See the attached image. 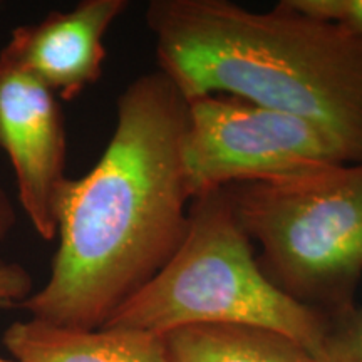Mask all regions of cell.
<instances>
[{"instance_id": "1", "label": "cell", "mask_w": 362, "mask_h": 362, "mask_svg": "<svg viewBox=\"0 0 362 362\" xmlns=\"http://www.w3.org/2000/svg\"><path fill=\"white\" fill-rule=\"evenodd\" d=\"M185 126L187 99L161 71L126 86L101 158L59 193L51 275L19 304L34 320L103 327L168 264L192 205L181 163Z\"/></svg>"}, {"instance_id": "2", "label": "cell", "mask_w": 362, "mask_h": 362, "mask_svg": "<svg viewBox=\"0 0 362 362\" xmlns=\"http://www.w3.org/2000/svg\"><path fill=\"white\" fill-rule=\"evenodd\" d=\"M158 71L183 98L228 94L322 128L362 163V39L280 0L255 12L230 0H153Z\"/></svg>"}, {"instance_id": "3", "label": "cell", "mask_w": 362, "mask_h": 362, "mask_svg": "<svg viewBox=\"0 0 362 362\" xmlns=\"http://www.w3.org/2000/svg\"><path fill=\"white\" fill-rule=\"evenodd\" d=\"M192 325L275 330L310 354L327 327V317L300 305L265 277L225 188L194 198L187 232L168 264L103 327L165 336Z\"/></svg>"}, {"instance_id": "4", "label": "cell", "mask_w": 362, "mask_h": 362, "mask_svg": "<svg viewBox=\"0 0 362 362\" xmlns=\"http://www.w3.org/2000/svg\"><path fill=\"white\" fill-rule=\"evenodd\" d=\"M264 275L300 305L332 317L362 277V163L225 188Z\"/></svg>"}, {"instance_id": "5", "label": "cell", "mask_w": 362, "mask_h": 362, "mask_svg": "<svg viewBox=\"0 0 362 362\" xmlns=\"http://www.w3.org/2000/svg\"><path fill=\"white\" fill-rule=\"evenodd\" d=\"M181 163L192 202L233 185L347 165L317 124L228 94L188 99Z\"/></svg>"}, {"instance_id": "6", "label": "cell", "mask_w": 362, "mask_h": 362, "mask_svg": "<svg viewBox=\"0 0 362 362\" xmlns=\"http://www.w3.org/2000/svg\"><path fill=\"white\" fill-rule=\"evenodd\" d=\"M0 149L11 161L22 210L45 242L57 238L66 183V128L57 98L0 57Z\"/></svg>"}, {"instance_id": "7", "label": "cell", "mask_w": 362, "mask_h": 362, "mask_svg": "<svg viewBox=\"0 0 362 362\" xmlns=\"http://www.w3.org/2000/svg\"><path fill=\"white\" fill-rule=\"evenodd\" d=\"M128 0H83L12 30L0 57L71 101L103 74L104 35L128 8Z\"/></svg>"}, {"instance_id": "8", "label": "cell", "mask_w": 362, "mask_h": 362, "mask_svg": "<svg viewBox=\"0 0 362 362\" xmlns=\"http://www.w3.org/2000/svg\"><path fill=\"white\" fill-rule=\"evenodd\" d=\"M4 344L19 362H171L161 336L131 329H62L30 319L12 324Z\"/></svg>"}, {"instance_id": "9", "label": "cell", "mask_w": 362, "mask_h": 362, "mask_svg": "<svg viewBox=\"0 0 362 362\" xmlns=\"http://www.w3.org/2000/svg\"><path fill=\"white\" fill-rule=\"evenodd\" d=\"M161 337L171 362H315L292 337L250 325H192Z\"/></svg>"}, {"instance_id": "10", "label": "cell", "mask_w": 362, "mask_h": 362, "mask_svg": "<svg viewBox=\"0 0 362 362\" xmlns=\"http://www.w3.org/2000/svg\"><path fill=\"white\" fill-rule=\"evenodd\" d=\"M312 357L315 362H362V304L327 317V327Z\"/></svg>"}, {"instance_id": "11", "label": "cell", "mask_w": 362, "mask_h": 362, "mask_svg": "<svg viewBox=\"0 0 362 362\" xmlns=\"http://www.w3.org/2000/svg\"><path fill=\"white\" fill-rule=\"evenodd\" d=\"M288 7L336 22L362 39V0H284Z\"/></svg>"}, {"instance_id": "12", "label": "cell", "mask_w": 362, "mask_h": 362, "mask_svg": "<svg viewBox=\"0 0 362 362\" xmlns=\"http://www.w3.org/2000/svg\"><path fill=\"white\" fill-rule=\"evenodd\" d=\"M34 292L33 275L17 262L0 259V307L19 305Z\"/></svg>"}, {"instance_id": "13", "label": "cell", "mask_w": 362, "mask_h": 362, "mask_svg": "<svg viewBox=\"0 0 362 362\" xmlns=\"http://www.w3.org/2000/svg\"><path fill=\"white\" fill-rule=\"evenodd\" d=\"M2 8V4H0ZM17 223V214L8 194L0 188V243L6 240Z\"/></svg>"}, {"instance_id": "14", "label": "cell", "mask_w": 362, "mask_h": 362, "mask_svg": "<svg viewBox=\"0 0 362 362\" xmlns=\"http://www.w3.org/2000/svg\"><path fill=\"white\" fill-rule=\"evenodd\" d=\"M0 362H19V361H12V359H4V357H0Z\"/></svg>"}]
</instances>
